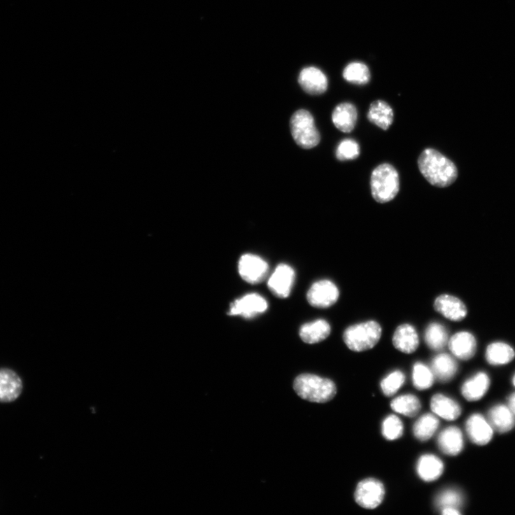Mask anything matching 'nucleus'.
<instances>
[{
    "label": "nucleus",
    "instance_id": "nucleus-28",
    "mask_svg": "<svg viewBox=\"0 0 515 515\" xmlns=\"http://www.w3.org/2000/svg\"><path fill=\"white\" fill-rule=\"evenodd\" d=\"M347 82L358 85H367L371 80V73L367 64L361 62H353L348 64L343 72Z\"/></svg>",
    "mask_w": 515,
    "mask_h": 515
},
{
    "label": "nucleus",
    "instance_id": "nucleus-6",
    "mask_svg": "<svg viewBox=\"0 0 515 515\" xmlns=\"http://www.w3.org/2000/svg\"><path fill=\"white\" fill-rule=\"evenodd\" d=\"M384 496L385 488L383 483L375 478L362 480L354 494L357 503L362 507L369 509L378 507L382 503Z\"/></svg>",
    "mask_w": 515,
    "mask_h": 515
},
{
    "label": "nucleus",
    "instance_id": "nucleus-25",
    "mask_svg": "<svg viewBox=\"0 0 515 515\" xmlns=\"http://www.w3.org/2000/svg\"><path fill=\"white\" fill-rule=\"evenodd\" d=\"M367 118L370 122L386 131L393 123L394 112L388 103L376 101L370 105Z\"/></svg>",
    "mask_w": 515,
    "mask_h": 515
},
{
    "label": "nucleus",
    "instance_id": "nucleus-18",
    "mask_svg": "<svg viewBox=\"0 0 515 515\" xmlns=\"http://www.w3.org/2000/svg\"><path fill=\"white\" fill-rule=\"evenodd\" d=\"M430 406L436 416L447 421L458 420L462 414L461 407L457 402L442 394L432 397Z\"/></svg>",
    "mask_w": 515,
    "mask_h": 515
},
{
    "label": "nucleus",
    "instance_id": "nucleus-27",
    "mask_svg": "<svg viewBox=\"0 0 515 515\" xmlns=\"http://www.w3.org/2000/svg\"><path fill=\"white\" fill-rule=\"evenodd\" d=\"M514 358V351L508 344L495 342L488 346L486 351L488 362L494 366L504 365L511 362Z\"/></svg>",
    "mask_w": 515,
    "mask_h": 515
},
{
    "label": "nucleus",
    "instance_id": "nucleus-33",
    "mask_svg": "<svg viewBox=\"0 0 515 515\" xmlns=\"http://www.w3.org/2000/svg\"><path fill=\"white\" fill-rule=\"evenodd\" d=\"M383 437L389 441L401 438L404 432V425L400 418L392 414L385 418L381 426Z\"/></svg>",
    "mask_w": 515,
    "mask_h": 515
},
{
    "label": "nucleus",
    "instance_id": "nucleus-11",
    "mask_svg": "<svg viewBox=\"0 0 515 515\" xmlns=\"http://www.w3.org/2000/svg\"><path fill=\"white\" fill-rule=\"evenodd\" d=\"M466 430L470 440L479 446L486 445L493 437V428L479 414H472L468 418Z\"/></svg>",
    "mask_w": 515,
    "mask_h": 515
},
{
    "label": "nucleus",
    "instance_id": "nucleus-2",
    "mask_svg": "<svg viewBox=\"0 0 515 515\" xmlns=\"http://www.w3.org/2000/svg\"><path fill=\"white\" fill-rule=\"evenodd\" d=\"M294 388L301 398L316 403L328 402L337 395L336 385L332 380L309 374L297 376Z\"/></svg>",
    "mask_w": 515,
    "mask_h": 515
},
{
    "label": "nucleus",
    "instance_id": "nucleus-3",
    "mask_svg": "<svg viewBox=\"0 0 515 515\" xmlns=\"http://www.w3.org/2000/svg\"><path fill=\"white\" fill-rule=\"evenodd\" d=\"M370 185L372 197L376 202L388 203L395 199L400 191L399 174L393 166L381 164L373 171Z\"/></svg>",
    "mask_w": 515,
    "mask_h": 515
},
{
    "label": "nucleus",
    "instance_id": "nucleus-14",
    "mask_svg": "<svg viewBox=\"0 0 515 515\" xmlns=\"http://www.w3.org/2000/svg\"><path fill=\"white\" fill-rule=\"evenodd\" d=\"M434 307L438 313L453 321H460L467 315L465 304L453 296L443 295L438 297L435 302Z\"/></svg>",
    "mask_w": 515,
    "mask_h": 515
},
{
    "label": "nucleus",
    "instance_id": "nucleus-26",
    "mask_svg": "<svg viewBox=\"0 0 515 515\" xmlns=\"http://www.w3.org/2000/svg\"><path fill=\"white\" fill-rule=\"evenodd\" d=\"M439 426V421L437 416L425 414L418 418L414 423L413 433L418 440L427 442L434 436Z\"/></svg>",
    "mask_w": 515,
    "mask_h": 515
},
{
    "label": "nucleus",
    "instance_id": "nucleus-21",
    "mask_svg": "<svg viewBox=\"0 0 515 515\" xmlns=\"http://www.w3.org/2000/svg\"><path fill=\"white\" fill-rule=\"evenodd\" d=\"M431 369L439 381L446 383L456 376L458 365L449 354L440 353L432 360Z\"/></svg>",
    "mask_w": 515,
    "mask_h": 515
},
{
    "label": "nucleus",
    "instance_id": "nucleus-7",
    "mask_svg": "<svg viewBox=\"0 0 515 515\" xmlns=\"http://www.w3.org/2000/svg\"><path fill=\"white\" fill-rule=\"evenodd\" d=\"M306 297L311 306L318 309H327L337 303L339 297V291L332 281L320 280L311 286Z\"/></svg>",
    "mask_w": 515,
    "mask_h": 515
},
{
    "label": "nucleus",
    "instance_id": "nucleus-22",
    "mask_svg": "<svg viewBox=\"0 0 515 515\" xmlns=\"http://www.w3.org/2000/svg\"><path fill=\"white\" fill-rule=\"evenodd\" d=\"M443 462L436 456L427 454L418 459L416 472L423 481L431 482L437 480L444 472Z\"/></svg>",
    "mask_w": 515,
    "mask_h": 515
},
{
    "label": "nucleus",
    "instance_id": "nucleus-37",
    "mask_svg": "<svg viewBox=\"0 0 515 515\" xmlns=\"http://www.w3.org/2000/svg\"><path fill=\"white\" fill-rule=\"evenodd\" d=\"M508 407L515 416V393L511 395L508 399Z\"/></svg>",
    "mask_w": 515,
    "mask_h": 515
},
{
    "label": "nucleus",
    "instance_id": "nucleus-30",
    "mask_svg": "<svg viewBox=\"0 0 515 515\" xmlns=\"http://www.w3.org/2000/svg\"><path fill=\"white\" fill-rule=\"evenodd\" d=\"M425 339L427 345L434 351H441L449 341L448 333L445 327L434 322L426 330Z\"/></svg>",
    "mask_w": 515,
    "mask_h": 515
},
{
    "label": "nucleus",
    "instance_id": "nucleus-24",
    "mask_svg": "<svg viewBox=\"0 0 515 515\" xmlns=\"http://www.w3.org/2000/svg\"><path fill=\"white\" fill-rule=\"evenodd\" d=\"M331 331V327L326 320L318 319L304 325L299 330V335L304 342L313 344L325 340Z\"/></svg>",
    "mask_w": 515,
    "mask_h": 515
},
{
    "label": "nucleus",
    "instance_id": "nucleus-8",
    "mask_svg": "<svg viewBox=\"0 0 515 515\" xmlns=\"http://www.w3.org/2000/svg\"><path fill=\"white\" fill-rule=\"evenodd\" d=\"M239 272L241 278L251 284L262 283L269 274V264L259 255L247 253L240 258Z\"/></svg>",
    "mask_w": 515,
    "mask_h": 515
},
{
    "label": "nucleus",
    "instance_id": "nucleus-4",
    "mask_svg": "<svg viewBox=\"0 0 515 515\" xmlns=\"http://www.w3.org/2000/svg\"><path fill=\"white\" fill-rule=\"evenodd\" d=\"M381 334L379 324L376 321L369 320L348 327L343 339L350 350L362 352L374 348L379 341Z\"/></svg>",
    "mask_w": 515,
    "mask_h": 515
},
{
    "label": "nucleus",
    "instance_id": "nucleus-34",
    "mask_svg": "<svg viewBox=\"0 0 515 515\" xmlns=\"http://www.w3.org/2000/svg\"><path fill=\"white\" fill-rule=\"evenodd\" d=\"M463 495L455 489H447L439 493L436 498V505L442 510L445 508L459 509L463 504Z\"/></svg>",
    "mask_w": 515,
    "mask_h": 515
},
{
    "label": "nucleus",
    "instance_id": "nucleus-9",
    "mask_svg": "<svg viewBox=\"0 0 515 515\" xmlns=\"http://www.w3.org/2000/svg\"><path fill=\"white\" fill-rule=\"evenodd\" d=\"M295 280V271L288 264H279L268 281L271 293L278 298H287L291 294Z\"/></svg>",
    "mask_w": 515,
    "mask_h": 515
},
{
    "label": "nucleus",
    "instance_id": "nucleus-15",
    "mask_svg": "<svg viewBox=\"0 0 515 515\" xmlns=\"http://www.w3.org/2000/svg\"><path fill=\"white\" fill-rule=\"evenodd\" d=\"M448 346L453 355L460 360L467 361L472 359L477 349V341L474 337L467 332L456 334L448 341Z\"/></svg>",
    "mask_w": 515,
    "mask_h": 515
},
{
    "label": "nucleus",
    "instance_id": "nucleus-19",
    "mask_svg": "<svg viewBox=\"0 0 515 515\" xmlns=\"http://www.w3.org/2000/svg\"><path fill=\"white\" fill-rule=\"evenodd\" d=\"M358 113L355 106L350 103H343L337 106L332 113V122L336 127L343 133L351 132L355 127Z\"/></svg>",
    "mask_w": 515,
    "mask_h": 515
},
{
    "label": "nucleus",
    "instance_id": "nucleus-10",
    "mask_svg": "<svg viewBox=\"0 0 515 515\" xmlns=\"http://www.w3.org/2000/svg\"><path fill=\"white\" fill-rule=\"evenodd\" d=\"M268 309L267 300L260 295L248 294L237 299L230 306L229 315L240 316L245 318H252L258 314L265 312Z\"/></svg>",
    "mask_w": 515,
    "mask_h": 515
},
{
    "label": "nucleus",
    "instance_id": "nucleus-32",
    "mask_svg": "<svg viewBox=\"0 0 515 515\" xmlns=\"http://www.w3.org/2000/svg\"><path fill=\"white\" fill-rule=\"evenodd\" d=\"M406 380L404 374L396 370L384 377L381 381V389L386 397L395 395L404 385Z\"/></svg>",
    "mask_w": 515,
    "mask_h": 515
},
{
    "label": "nucleus",
    "instance_id": "nucleus-31",
    "mask_svg": "<svg viewBox=\"0 0 515 515\" xmlns=\"http://www.w3.org/2000/svg\"><path fill=\"white\" fill-rule=\"evenodd\" d=\"M435 375L430 368L421 362H416L413 367L412 380L418 390H427L432 388Z\"/></svg>",
    "mask_w": 515,
    "mask_h": 515
},
{
    "label": "nucleus",
    "instance_id": "nucleus-13",
    "mask_svg": "<svg viewBox=\"0 0 515 515\" xmlns=\"http://www.w3.org/2000/svg\"><path fill=\"white\" fill-rule=\"evenodd\" d=\"M299 83L308 94L318 95L325 93L328 87L326 75L315 67H308L302 71Z\"/></svg>",
    "mask_w": 515,
    "mask_h": 515
},
{
    "label": "nucleus",
    "instance_id": "nucleus-35",
    "mask_svg": "<svg viewBox=\"0 0 515 515\" xmlns=\"http://www.w3.org/2000/svg\"><path fill=\"white\" fill-rule=\"evenodd\" d=\"M360 155L359 143L353 139H344L338 146L336 156L340 161L352 160Z\"/></svg>",
    "mask_w": 515,
    "mask_h": 515
},
{
    "label": "nucleus",
    "instance_id": "nucleus-29",
    "mask_svg": "<svg viewBox=\"0 0 515 515\" xmlns=\"http://www.w3.org/2000/svg\"><path fill=\"white\" fill-rule=\"evenodd\" d=\"M391 408L404 416L413 418L421 412L422 404L416 396L404 395L396 397L391 402Z\"/></svg>",
    "mask_w": 515,
    "mask_h": 515
},
{
    "label": "nucleus",
    "instance_id": "nucleus-17",
    "mask_svg": "<svg viewBox=\"0 0 515 515\" xmlns=\"http://www.w3.org/2000/svg\"><path fill=\"white\" fill-rule=\"evenodd\" d=\"M490 385L488 375L484 372H479L463 383L461 392L467 401L476 402L486 395Z\"/></svg>",
    "mask_w": 515,
    "mask_h": 515
},
{
    "label": "nucleus",
    "instance_id": "nucleus-12",
    "mask_svg": "<svg viewBox=\"0 0 515 515\" xmlns=\"http://www.w3.org/2000/svg\"><path fill=\"white\" fill-rule=\"evenodd\" d=\"M22 389V381L16 372L10 369H0V402L15 401Z\"/></svg>",
    "mask_w": 515,
    "mask_h": 515
},
{
    "label": "nucleus",
    "instance_id": "nucleus-23",
    "mask_svg": "<svg viewBox=\"0 0 515 515\" xmlns=\"http://www.w3.org/2000/svg\"><path fill=\"white\" fill-rule=\"evenodd\" d=\"M488 422L496 431L506 433L514 428L515 416L508 407L498 404L489 411Z\"/></svg>",
    "mask_w": 515,
    "mask_h": 515
},
{
    "label": "nucleus",
    "instance_id": "nucleus-16",
    "mask_svg": "<svg viewBox=\"0 0 515 515\" xmlns=\"http://www.w3.org/2000/svg\"><path fill=\"white\" fill-rule=\"evenodd\" d=\"M437 443L444 454L457 456L462 452L464 446L463 433L457 427H449L439 434Z\"/></svg>",
    "mask_w": 515,
    "mask_h": 515
},
{
    "label": "nucleus",
    "instance_id": "nucleus-20",
    "mask_svg": "<svg viewBox=\"0 0 515 515\" xmlns=\"http://www.w3.org/2000/svg\"><path fill=\"white\" fill-rule=\"evenodd\" d=\"M393 342L395 347L402 353L410 354L416 351L420 345L418 334L410 325H402L396 330Z\"/></svg>",
    "mask_w": 515,
    "mask_h": 515
},
{
    "label": "nucleus",
    "instance_id": "nucleus-36",
    "mask_svg": "<svg viewBox=\"0 0 515 515\" xmlns=\"http://www.w3.org/2000/svg\"><path fill=\"white\" fill-rule=\"evenodd\" d=\"M442 514L444 515H460L461 512L458 509L445 508L442 510Z\"/></svg>",
    "mask_w": 515,
    "mask_h": 515
},
{
    "label": "nucleus",
    "instance_id": "nucleus-38",
    "mask_svg": "<svg viewBox=\"0 0 515 515\" xmlns=\"http://www.w3.org/2000/svg\"><path fill=\"white\" fill-rule=\"evenodd\" d=\"M512 383H513L514 386H515V375L514 376V377L512 379Z\"/></svg>",
    "mask_w": 515,
    "mask_h": 515
},
{
    "label": "nucleus",
    "instance_id": "nucleus-1",
    "mask_svg": "<svg viewBox=\"0 0 515 515\" xmlns=\"http://www.w3.org/2000/svg\"><path fill=\"white\" fill-rule=\"evenodd\" d=\"M418 167L424 178L438 188L452 185L458 176V168L453 161L433 148L423 151L418 159Z\"/></svg>",
    "mask_w": 515,
    "mask_h": 515
},
{
    "label": "nucleus",
    "instance_id": "nucleus-5",
    "mask_svg": "<svg viewBox=\"0 0 515 515\" xmlns=\"http://www.w3.org/2000/svg\"><path fill=\"white\" fill-rule=\"evenodd\" d=\"M292 135L298 146L311 149L318 145L320 136L312 115L306 110L297 111L292 117Z\"/></svg>",
    "mask_w": 515,
    "mask_h": 515
}]
</instances>
